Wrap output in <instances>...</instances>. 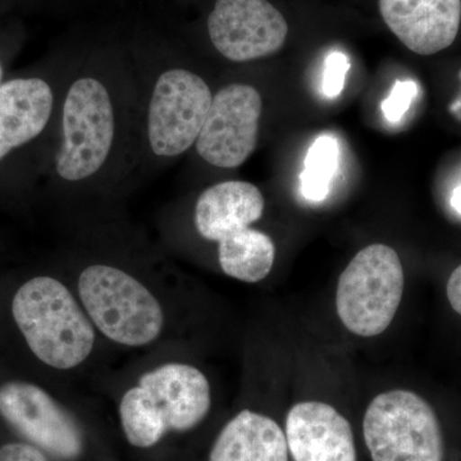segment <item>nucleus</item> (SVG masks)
<instances>
[{"label":"nucleus","mask_w":461,"mask_h":461,"mask_svg":"<svg viewBox=\"0 0 461 461\" xmlns=\"http://www.w3.org/2000/svg\"><path fill=\"white\" fill-rule=\"evenodd\" d=\"M122 93L103 68H84L72 78L59 103V141L54 175L66 185L91 184L111 168L122 145Z\"/></svg>","instance_id":"nucleus-1"},{"label":"nucleus","mask_w":461,"mask_h":461,"mask_svg":"<svg viewBox=\"0 0 461 461\" xmlns=\"http://www.w3.org/2000/svg\"><path fill=\"white\" fill-rule=\"evenodd\" d=\"M211 408L212 387L204 373L191 364L166 362L124 391L118 415L129 444L150 448L168 433L198 427Z\"/></svg>","instance_id":"nucleus-2"},{"label":"nucleus","mask_w":461,"mask_h":461,"mask_svg":"<svg viewBox=\"0 0 461 461\" xmlns=\"http://www.w3.org/2000/svg\"><path fill=\"white\" fill-rule=\"evenodd\" d=\"M12 315L30 350L50 368H78L95 348L98 332L77 295L51 276H38L18 288Z\"/></svg>","instance_id":"nucleus-3"},{"label":"nucleus","mask_w":461,"mask_h":461,"mask_svg":"<svg viewBox=\"0 0 461 461\" xmlns=\"http://www.w3.org/2000/svg\"><path fill=\"white\" fill-rule=\"evenodd\" d=\"M76 295L96 332L115 345L147 348L165 333L167 315L159 297L122 267L87 264L78 273Z\"/></svg>","instance_id":"nucleus-4"},{"label":"nucleus","mask_w":461,"mask_h":461,"mask_svg":"<svg viewBox=\"0 0 461 461\" xmlns=\"http://www.w3.org/2000/svg\"><path fill=\"white\" fill-rule=\"evenodd\" d=\"M213 95L204 78L189 68L169 66L160 69L145 108L149 153L167 163L195 147Z\"/></svg>","instance_id":"nucleus-5"},{"label":"nucleus","mask_w":461,"mask_h":461,"mask_svg":"<svg viewBox=\"0 0 461 461\" xmlns=\"http://www.w3.org/2000/svg\"><path fill=\"white\" fill-rule=\"evenodd\" d=\"M399 254L384 244L364 248L339 278L336 311L354 335L375 338L393 323L403 294Z\"/></svg>","instance_id":"nucleus-6"},{"label":"nucleus","mask_w":461,"mask_h":461,"mask_svg":"<svg viewBox=\"0 0 461 461\" xmlns=\"http://www.w3.org/2000/svg\"><path fill=\"white\" fill-rule=\"evenodd\" d=\"M363 435L373 461H444L445 437L435 409L418 393L393 390L372 400Z\"/></svg>","instance_id":"nucleus-7"},{"label":"nucleus","mask_w":461,"mask_h":461,"mask_svg":"<svg viewBox=\"0 0 461 461\" xmlns=\"http://www.w3.org/2000/svg\"><path fill=\"white\" fill-rule=\"evenodd\" d=\"M205 32L217 53L230 62L247 63L284 50L291 26L273 0H215Z\"/></svg>","instance_id":"nucleus-8"},{"label":"nucleus","mask_w":461,"mask_h":461,"mask_svg":"<svg viewBox=\"0 0 461 461\" xmlns=\"http://www.w3.org/2000/svg\"><path fill=\"white\" fill-rule=\"evenodd\" d=\"M263 99L253 85L233 83L217 91L198 140L196 153L208 165L230 169L256 150Z\"/></svg>","instance_id":"nucleus-9"},{"label":"nucleus","mask_w":461,"mask_h":461,"mask_svg":"<svg viewBox=\"0 0 461 461\" xmlns=\"http://www.w3.org/2000/svg\"><path fill=\"white\" fill-rule=\"evenodd\" d=\"M0 415L35 447L72 461L84 451L77 421L44 388L12 381L0 386Z\"/></svg>","instance_id":"nucleus-10"},{"label":"nucleus","mask_w":461,"mask_h":461,"mask_svg":"<svg viewBox=\"0 0 461 461\" xmlns=\"http://www.w3.org/2000/svg\"><path fill=\"white\" fill-rule=\"evenodd\" d=\"M53 85L41 76H18L0 84V163L41 139L57 113Z\"/></svg>","instance_id":"nucleus-11"},{"label":"nucleus","mask_w":461,"mask_h":461,"mask_svg":"<svg viewBox=\"0 0 461 461\" xmlns=\"http://www.w3.org/2000/svg\"><path fill=\"white\" fill-rule=\"evenodd\" d=\"M379 17L402 45L420 56H433L456 41L461 0H377Z\"/></svg>","instance_id":"nucleus-12"},{"label":"nucleus","mask_w":461,"mask_h":461,"mask_svg":"<svg viewBox=\"0 0 461 461\" xmlns=\"http://www.w3.org/2000/svg\"><path fill=\"white\" fill-rule=\"evenodd\" d=\"M285 435L294 461H357L353 429L330 403H295L287 412Z\"/></svg>","instance_id":"nucleus-13"},{"label":"nucleus","mask_w":461,"mask_h":461,"mask_svg":"<svg viewBox=\"0 0 461 461\" xmlns=\"http://www.w3.org/2000/svg\"><path fill=\"white\" fill-rule=\"evenodd\" d=\"M266 200L256 185L224 181L206 187L194 208V224L206 241L221 240L253 226L262 218Z\"/></svg>","instance_id":"nucleus-14"},{"label":"nucleus","mask_w":461,"mask_h":461,"mask_svg":"<svg viewBox=\"0 0 461 461\" xmlns=\"http://www.w3.org/2000/svg\"><path fill=\"white\" fill-rule=\"evenodd\" d=\"M209 461H288L286 435L272 418L240 411L221 430Z\"/></svg>","instance_id":"nucleus-15"},{"label":"nucleus","mask_w":461,"mask_h":461,"mask_svg":"<svg viewBox=\"0 0 461 461\" xmlns=\"http://www.w3.org/2000/svg\"><path fill=\"white\" fill-rule=\"evenodd\" d=\"M217 244L221 269L233 280L257 284L271 273L276 247L271 236L263 230L247 227Z\"/></svg>","instance_id":"nucleus-16"},{"label":"nucleus","mask_w":461,"mask_h":461,"mask_svg":"<svg viewBox=\"0 0 461 461\" xmlns=\"http://www.w3.org/2000/svg\"><path fill=\"white\" fill-rule=\"evenodd\" d=\"M339 144L330 135H321L311 145L300 175L303 196L311 202H323L329 196L339 169Z\"/></svg>","instance_id":"nucleus-17"},{"label":"nucleus","mask_w":461,"mask_h":461,"mask_svg":"<svg viewBox=\"0 0 461 461\" xmlns=\"http://www.w3.org/2000/svg\"><path fill=\"white\" fill-rule=\"evenodd\" d=\"M417 95L418 85L414 81H396L393 90L381 105L382 112L388 122L396 123L402 121Z\"/></svg>","instance_id":"nucleus-18"},{"label":"nucleus","mask_w":461,"mask_h":461,"mask_svg":"<svg viewBox=\"0 0 461 461\" xmlns=\"http://www.w3.org/2000/svg\"><path fill=\"white\" fill-rule=\"evenodd\" d=\"M350 66V58L342 51L335 50L329 54L324 62L323 84H321L324 95L329 98H338L344 90L346 75Z\"/></svg>","instance_id":"nucleus-19"},{"label":"nucleus","mask_w":461,"mask_h":461,"mask_svg":"<svg viewBox=\"0 0 461 461\" xmlns=\"http://www.w3.org/2000/svg\"><path fill=\"white\" fill-rule=\"evenodd\" d=\"M0 461H50L41 448L27 444H8L0 447Z\"/></svg>","instance_id":"nucleus-20"},{"label":"nucleus","mask_w":461,"mask_h":461,"mask_svg":"<svg viewBox=\"0 0 461 461\" xmlns=\"http://www.w3.org/2000/svg\"><path fill=\"white\" fill-rule=\"evenodd\" d=\"M446 294H447V300L451 308L461 317V264L454 269V272L448 277Z\"/></svg>","instance_id":"nucleus-21"},{"label":"nucleus","mask_w":461,"mask_h":461,"mask_svg":"<svg viewBox=\"0 0 461 461\" xmlns=\"http://www.w3.org/2000/svg\"><path fill=\"white\" fill-rule=\"evenodd\" d=\"M451 204L461 213V185L454 190L453 198H451Z\"/></svg>","instance_id":"nucleus-22"},{"label":"nucleus","mask_w":461,"mask_h":461,"mask_svg":"<svg viewBox=\"0 0 461 461\" xmlns=\"http://www.w3.org/2000/svg\"><path fill=\"white\" fill-rule=\"evenodd\" d=\"M5 81V67H3L2 60H0V84Z\"/></svg>","instance_id":"nucleus-23"}]
</instances>
